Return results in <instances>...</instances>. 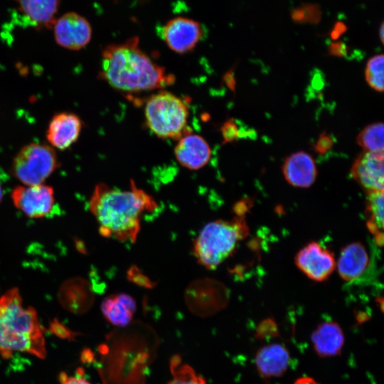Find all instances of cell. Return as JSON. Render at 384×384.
<instances>
[{
    "mask_svg": "<svg viewBox=\"0 0 384 384\" xmlns=\"http://www.w3.org/2000/svg\"><path fill=\"white\" fill-rule=\"evenodd\" d=\"M247 232L243 216L207 223L193 243V254L198 262L207 269H215L233 253Z\"/></svg>",
    "mask_w": 384,
    "mask_h": 384,
    "instance_id": "4",
    "label": "cell"
},
{
    "mask_svg": "<svg viewBox=\"0 0 384 384\" xmlns=\"http://www.w3.org/2000/svg\"><path fill=\"white\" fill-rule=\"evenodd\" d=\"M25 353L43 359L46 356L44 333L36 311L25 307L18 289L0 297V357L10 358Z\"/></svg>",
    "mask_w": 384,
    "mask_h": 384,
    "instance_id": "3",
    "label": "cell"
},
{
    "mask_svg": "<svg viewBox=\"0 0 384 384\" xmlns=\"http://www.w3.org/2000/svg\"><path fill=\"white\" fill-rule=\"evenodd\" d=\"M169 366L172 379L167 384H208L191 366L183 363L178 355L171 357Z\"/></svg>",
    "mask_w": 384,
    "mask_h": 384,
    "instance_id": "23",
    "label": "cell"
},
{
    "mask_svg": "<svg viewBox=\"0 0 384 384\" xmlns=\"http://www.w3.org/2000/svg\"><path fill=\"white\" fill-rule=\"evenodd\" d=\"M365 77L368 85L378 92L384 89V57L383 54L376 55L367 63Z\"/></svg>",
    "mask_w": 384,
    "mask_h": 384,
    "instance_id": "24",
    "label": "cell"
},
{
    "mask_svg": "<svg viewBox=\"0 0 384 384\" xmlns=\"http://www.w3.org/2000/svg\"><path fill=\"white\" fill-rule=\"evenodd\" d=\"M159 32L167 46L181 54L192 50L204 35L199 22L181 16L168 21Z\"/></svg>",
    "mask_w": 384,
    "mask_h": 384,
    "instance_id": "9",
    "label": "cell"
},
{
    "mask_svg": "<svg viewBox=\"0 0 384 384\" xmlns=\"http://www.w3.org/2000/svg\"><path fill=\"white\" fill-rule=\"evenodd\" d=\"M329 53L336 56H343L346 53V48L343 44L334 43L329 48Z\"/></svg>",
    "mask_w": 384,
    "mask_h": 384,
    "instance_id": "29",
    "label": "cell"
},
{
    "mask_svg": "<svg viewBox=\"0 0 384 384\" xmlns=\"http://www.w3.org/2000/svg\"><path fill=\"white\" fill-rule=\"evenodd\" d=\"M222 134L225 142H233L238 137V129L233 119H229L223 124Z\"/></svg>",
    "mask_w": 384,
    "mask_h": 384,
    "instance_id": "25",
    "label": "cell"
},
{
    "mask_svg": "<svg viewBox=\"0 0 384 384\" xmlns=\"http://www.w3.org/2000/svg\"><path fill=\"white\" fill-rule=\"evenodd\" d=\"M282 173L289 184L298 188H308L316 178L317 167L310 154L297 151L285 159Z\"/></svg>",
    "mask_w": 384,
    "mask_h": 384,
    "instance_id": "15",
    "label": "cell"
},
{
    "mask_svg": "<svg viewBox=\"0 0 384 384\" xmlns=\"http://www.w3.org/2000/svg\"><path fill=\"white\" fill-rule=\"evenodd\" d=\"M57 166V155L51 146L32 142L16 154L11 172L23 185H38L43 183Z\"/></svg>",
    "mask_w": 384,
    "mask_h": 384,
    "instance_id": "6",
    "label": "cell"
},
{
    "mask_svg": "<svg viewBox=\"0 0 384 384\" xmlns=\"http://www.w3.org/2000/svg\"><path fill=\"white\" fill-rule=\"evenodd\" d=\"M369 263L365 246L359 242L346 245L341 252L338 261V272L346 282H352L363 274Z\"/></svg>",
    "mask_w": 384,
    "mask_h": 384,
    "instance_id": "19",
    "label": "cell"
},
{
    "mask_svg": "<svg viewBox=\"0 0 384 384\" xmlns=\"http://www.w3.org/2000/svg\"><path fill=\"white\" fill-rule=\"evenodd\" d=\"M129 276L132 277L133 281L139 285L151 287V282L149 279L142 274L136 267H133L129 270Z\"/></svg>",
    "mask_w": 384,
    "mask_h": 384,
    "instance_id": "28",
    "label": "cell"
},
{
    "mask_svg": "<svg viewBox=\"0 0 384 384\" xmlns=\"http://www.w3.org/2000/svg\"><path fill=\"white\" fill-rule=\"evenodd\" d=\"M19 12L36 29H50L57 18L60 0H14Z\"/></svg>",
    "mask_w": 384,
    "mask_h": 384,
    "instance_id": "18",
    "label": "cell"
},
{
    "mask_svg": "<svg viewBox=\"0 0 384 384\" xmlns=\"http://www.w3.org/2000/svg\"><path fill=\"white\" fill-rule=\"evenodd\" d=\"M136 308L134 299L124 293L109 295L101 304V311L105 319L118 327L130 324Z\"/></svg>",
    "mask_w": 384,
    "mask_h": 384,
    "instance_id": "20",
    "label": "cell"
},
{
    "mask_svg": "<svg viewBox=\"0 0 384 384\" xmlns=\"http://www.w3.org/2000/svg\"><path fill=\"white\" fill-rule=\"evenodd\" d=\"M366 215L367 228L377 245L383 243V191L367 193Z\"/></svg>",
    "mask_w": 384,
    "mask_h": 384,
    "instance_id": "21",
    "label": "cell"
},
{
    "mask_svg": "<svg viewBox=\"0 0 384 384\" xmlns=\"http://www.w3.org/2000/svg\"><path fill=\"white\" fill-rule=\"evenodd\" d=\"M311 341L319 357L331 358L341 354L345 337L338 323L327 321L317 326L311 335Z\"/></svg>",
    "mask_w": 384,
    "mask_h": 384,
    "instance_id": "17",
    "label": "cell"
},
{
    "mask_svg": "<svg viewBox=\"0 0 384 384\" xmlns=\"http://www.w3.org/2000/svg\"><path fill=\"white\" fill-rule=\"evenodd\" d=\"M99 77L113 88L129 93L164 88L175 82L174 75L141 49L137 36L104 48Z\"/></svg>",
    "mask_w": 384,
    "mask_h": 384,
    "instance_id": "2",
    "label": "cell"
},
{
    "mask_svg": "<svg viewBox=\"0 0 384 384\" xmlns=\"http://www.w3.org/2000/svg\"><path fill=\"white\" fill-rule=\"evenodd\" d=\"M294 384H320L316 380H315L314 378L310 377H302L298 378Z\"/></svg>",
    "mask_w": 384,
    "mask_h": 384,
    "instance_id": "30",
    "label": "cell"
},
{
    "mask_svg": "<svg viewBox=\"0 0 384 384\" xmlns=\"http://www.w3.org/2000/svg\"><path fill=\"white\" fill-rule=\"evenodd\" d=\"M82 127V121L77 114L60 112L50 119L46 131V139L53 148L65 150L77 141Z\"/></svg>",
    "mask_w": 384,
    "mask_h": 384,
    "instance_id": "13",
    "label": "cell"
},
{
    "mask_svg": "<svg viewBox=\"0 0 384 384\" xmlns=\"http://www.w3.org/2000/svg\"><path fill=\"white\" fill-rule=\"evenodd\" d=\"M144 111L147 127L158 137L179 140L187 134L188 106L173 93L161 90L152 95Z\"/></svg>",
    "mask_w": 384,
    "mask_h": 384,
    "instance_id": "5",
    "label": "cell"
},
{
    "mask_svg": "<svg viewBox=\"0 0 384 384\" xmlns=\"http://www.w3.org/2000/svg\"><path fill=\"white\" fill-rule=\"evenodd\" d=\"M333 145V139L326 132H322L314 145V149L319 154L321 155L331 149Z\"/></svg>",
    "mask_w": 384,
    "mask_h": 384,
    "instance_id": "26",
    "label": "cell"
},
{
    "mask_svg": "<svg viewBox=\"0 0 384 384\" xmlns=\"http://www.w3.org/2000/svg\"><path fill=\"white\" fill-rule=\"evenodd\" d=\"M185 298L191 311L204 316L223 309L228 302V293L219 282L204 278L190 284L186 290Z\"/></svg>",
    "mask_w": 384,
    "mask_h": 384,
    "instance_id": "7",
    "label": "cell"
},
{
    "mask_svg": "<svg viewBox=\"0 0 384 384\" xmlns=\"http://www.w3.org/2000/svg\"><path fill=\"white\" fill-rule=\"evenodd\" d=\"M290 354L279 343L266 344L260 348L255 356V365L259 375L265 379L279 378L288 369Z\"/></svg>",
    "mask_w": 384,
    "mask_h": 384,
    "instance_id": "14",
    "label": "cell"
},
{
    "mask_svg": "<svg viewBox=\"0 0 384 384\" xmlns=\"http://www.w3.org/2000/svg\"><path fill=\"white\" fill-rule=\"evenodd\" d=\"M156 208L154 198L137 188L133 180L129 191L98 183L89 201V210L98 223L100 233L122 242L136 240L142 215Z\"/></svg>",
    "mask_w": 384,
    "mask_h": 384,
    "instance_id": "1",
    "label": "cell"
},
{
    "mask_svg": "<svg viewBox=\"0 0 384 384\" xmlns=\"http://www.w3.org/2000/svg\"><path fill=\"white\" fill-rule=\"evenodd\" d=\"M294 261L306 276L316 282L326 280L336 265L334 254L317 242H311L301 249Z\"/></svg>",
    "mask_w": 384,
    "mask_h": 384,
    "instance_id": "11",
    "label": "cell"
},
{
    "mask_svg": "<svg viewBox=\"0 0 384 384\" xmlns=\"http://www.w3.org/2000/svg\"><path fill=\"white\" fill-rule=\"evenodd\" d=\"M356 142L365 151L380 152L384 149V127L382 122L366 126L357 136Z\"/></svg>",
    "mask_w": 384,
    "mask_h": 384,
    "instance_id": "22",
    "label": "cell"
},
{
    "mask_svg": "<svg viewBox=\"0 0 384 384\" xmlns=\"http://www.w3.org/2000/svg\"><path fill=\"white\" fill-rule=\"evenodd\" d=\"M11 199L16 208L31 218L48 215L55 203L53 188L43 183L17 186L11 193Z\"/></svg>",
    "mask_w": 384,
    "mask_h": 384,
    "instance_id": "10",
    "label": "cell"
},
{
    "mask_svg": "<svg viewBox=\"0 0 384 384\" xmlns=\"http://www.w3.org/2000/svg\"><path fill=\"white\" fill-rule=\"evenodd\" d=\"M383 32H384V30H383V23H382L380 25V41H381V43H383Z\"/></svg>",
    "mask_w": 384,
    "mask_h": 384,
    "instance_id": "31",
    "label": "cell"
},
{
    "mask_svg": "<svg viewBox=\"0 0 384 384\" xmlns=\"http://www.w3.org/2000/svg\"><path fill=\"white\" fill-rule=\"evenodd\" d=\"M58 379L60 384H90L89 381L82 377L69 375L64 372L59 374Z\"/></svg>",
    "mask_w": 384,
    "mask_h": 384,
    "instance_id": "27",
    "label": "cell"
},
{
    "mask_svg": "<svg viewBox=\"0 0 384 384\" xmlns=\"http://www.w3.org/2000/svg\"><path fill=\"white\" fill-rule=\"evenodd\" d=\"M174 154L181 166L196 170L203 167L209 161L211 150L202 137L187 134L178 140Z\"/></svg>",
    "mask_w": 384,
    "mask_h": 384,
    "instance_id": "16",
    "label": "cell"
},
{
    "mask_svg": "<svg viewBox=\"0 0 384 384\" xmlns=\"http://www.w3.org/2000/svg\"><path fill=\"white\" fill-rule=\"evenodd\" d=\"M351 174L367 193L383 191V151H364L352 164Z\"/></svg>",
    "mask_w": 384,
    "mask_h": 384,
    "instance_id": "12",
    "label": "cell"
},
{
    "mask_svg": "<svg viewBox=\"0 0 384 384\" xmlns=\"http://www.w3.org/2000/svg\"><path fill=\"white\" fill-rule=\"evenodd\" d=\"M56 43L62 48L78 50L85 47L92 38V27L87 19L74 11L57 18L53 28Z\"/></svg>",
    "mask_w": 384,
    "mask_h": 384,
    "instance_id": "8",
    "label": "cell"
},
{
    "mask_svg": "<svg viewBox=\"0 0 384 384\" xmlns=\"http://www.w3.org/2000/svg\"><path fill=\"white\" fill-rule=\"evenodd\" d=\"M2 197H3V190H2L1 186L0 184V202L2 200Z\"/></svg>",
    "mask_w": 384,
    "mask_h": 384,
    "instance_id": "32",
    "label": "cell"
}]
</instances>
